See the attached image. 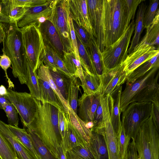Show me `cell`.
<instances>
[{
  "label": "cell",
  "instance_id": "cell-1",
  "mask_svg": "<svg viewBox=\"0 0 159 159\" xmlns=\"http://www.w3.org/2000/svg\"><path fill=\"white\" fill-rule=\"evenodd\" d=\"M37 110L33 121L27 127L36 134L53 156L59 159L62 140L59 126V110L36 99Z\"/></svg>",
  "mask_w": 159,
  "mask_h": 159
},
{
  "label": "cell",
  "instance_id": "cell-2",
  "mask_svg": "<svg viewBox=\"0 0 159 159\" xmlns=\"http://www.w3.org/2000/svg\"><path fill=\"white\" fill-rule=\"evenodd\" d=\"M3 25L4 31L3 53L11 61L13 76L18 78L21 84H26L27 61L20 29L17 26V21L3 23Z\"/></svg>",
  "mask_w": 159,
  "mask_h": 159
},
{
  "label": "cell",
  "instance_id": "cell-3",
  "mask_svg": "<svg viewBox=\"0 0 159 159\" xmlns=\"http://www.w3.org/2000/svg\"><path fill=\"white\" fill-rule=\"evenodd\" d=\"M126 17L125 0H102V18L104 51L117 40L126 30Z\"/></svg>",
  "mask_w": 159,
  "mask_h": 159
},
{
  "label": "cell",
  "instance_id": "cell-4",
  "mask_svg": "<svg viewBox=\"0 0 159 159\" xmlns=\"http://www.w3.org/2000/svg\"><path fill=\"white\" fill-rule=\"evenodd\" d=\"M135 143L138 159H159V131L151 115L140 127Z\"/></svg>",
  "mask_w": 159,
  "mask_h": 159
},
{
  "label": "cell",
  "instance_id": "cell-5",
  "mask_svg": "<svg viewBox=\"0 0 159 159\" xmlns=\"http://www.w3.org/2000/svg\"><path fill=\"white\" fill-rule=\"evenodd\" d=\"M151 102L130 103L122 112V125L125 134L135 141L141 125L150 117Z\"/></svg>",
  "mask_w": 159,
  "mask_h": 159
},
{
  "label": "cell",
  "instance_id": "cell-6",
  "mask_svg": "<svg viewBox=\"0 0 159 159\" xmlns=\"http://www.w3.org/2000/svg\"><path fill=\"white\" fill-rule=\"evenodd\" d=\"M20 29L27 61L36 72L43 62L41 57L44 45L41 33L35 23Z\"/></svg>",
  "mask_w": 159,
  "mask_h": 159
},
{
  "label": "cell",
  "instance_id": "cell-7",
  "mask_svg": "<svg viewBox=\"0 0 159 159\" xmlns=\"http://www.w3.org/2000/svg\"><path fill=\"white\" fill-rule=\"evenodd\" d=\"M135 22L132 20L121 37L102 53L100 57L104 69L114 68L123 62L128 55L127 51L134 31Z\"/></svg>",
  "mask_w": 159,
  "mask_h": 159
},
{
  "label": "cell",
  "instance_id": "cell-8",
  "mask_svg": "<svg viewBox=\"0 0 159 159\" xmlns=\"http://www.w3.org/2000/svg\"><path fill=\"white\" fill-rule=\"evenodd\" d=\"M69 0H57L49 20L52 24L63 43L65 51L73 52L69 28Z\"/></svg>",
  "mask_w": 159,
  "mask_h": 159
},
{
  "label": "cell",
  "instance_id": "cell-9",
  "mask_svg": "<svg viewBox=\"0 0 159 159\" xmlns=\"http://www.w3.org/2000/svg\"><path fill=\"white\" fill-rule=\"evenodd\" d=\"M6 97L16 107L24 127L26 128L33 120L37 112L36 99L30 93L18 92L8 88Z\"/></svg>",
  "mask_w": 159,
  "mask_h": 159
},
{
  "label": "cell",
  "instance_id": "cell-10",
  "mask_svg": "<svg viewBox=\"0 0 159 159\" xmlns=\"http://www.w3.org/2000/svg\"><path fill=\"white\" fill-rule=\"evenodd\" d=\"M109 96L100 95V102L102 110L103 127L92 131L101 134L103 137L107 149L109 159H120L117 136L113 127L110 115Z\"/></svg>",
  "mask_w": 159,
  "mask_h": 159
},
{
  "label": "cell",
  "instance_id": "cell-11",
  "mask_svg": "<svg viewBox=\"0 0 159 159\" xmlns=\"http://www.w3.org/2000/svg\"><path fill=\"white\" fill-rule=\"evenodd\" d=\"M159 54V49L156 47L139 43L122 62L127 77L140 65Z\"/></svg>",
  "mask_w": 159,
  "mask_h": 159
},
{
  "label": "cell",
  "instance_id": "cell-12",
  "mask_svg": "<svg viewBox=\"0 0 159 159\" xmlns=\"http://www.w3.org/2000/svg\"><path fill=\"white\" fill-rule=\"evenodd\" d=\"M122 62L111 69H104L100 77L101 82L100 94L104 96H112L126 81L127 76L124 70Z\"/></svg>",
  "mask_w": 159,
  "mask_h": 159
},
{
  "label": "cell",
  "instance_id": "cell-13",
  "mask_svg": "<svg viewBox=\"0 0 159 159\" xmlns=\"http://www.w3.org/2000/svg\"><path fill=\"white\" fill-rule=\"evenodd\" d=\"M159 67H153L134 82L126 83L125 89L121 92L120 95V113L130 103L134 96L152 82L157 74Z\"/></svg>",
  "mask_w": 159,
  "mask_h": 159
},
{
  "label": "cell",
  "instance_id": "cell-14",
  "mask_svg": "<svg viewBox=\"0 0 159 159\" xmlns=\"http://www.w3.org/2000/svg\"><path fill=\"white\" fill-rule=\"evenodd\" d=\"M88 14L101 53L104 51L102 15V0H86Z\"/></svg>",
  "mask_w": 159,
  "mask_h": 159
},
{
  "label": "cell",
  "instance_id": "cell-15",
  "mask_svg": "<svg viewBox=\"0 0 159 159\" xmlns=\"http://www.w3.org/2000/svg\"><path fill=\"white\" fill-rule=\"evenodd\" d=\"M69 8L72 19L84 28L90 37L95 38L88 12L86 0H69Z\"/></svg>",
  "mask_w": 159,
  "mask_h": 159
},
{
  "label": "cell",
  "instance_id": "cell-16",
  "mask_svg": "<svg viewBox=\"0 0 159 159\" xmlns=\"http://www.w3.org/2000/svg\"><path fill=\"white\" fill-rule=\"evenodd\" d=\"M100 94L84 93L78 100L77 115L85 123L93 122L94 116L100 102Z\"/></svg>",
  "mask_w": 159,
  "mask_h": 159
},
{
  "label": "cell",
  "instance_id": "cell-17",
  "mask_svg": "<svg viewBox=\"0 0 159 159\" xmlns=\"http://www.w3.org/2000/svg\"><path fill=\"white\" fill-rule=\"evenodd\" d=\"M41 33L44 44L46 45L56 52L62 59L65 51L60 36L52 23L46 20L39 28Z\"/></svg>",
  "mask_w": 159,
  "mask_h": 159
},
{
  "label": "cell",
  "instance_id": "cell-18",
  "mask_svg": "<svg viewBox=\"0 0 159 159\" xmlns=\"http://www.w3.org/2000/svg\"><path fill=\"white\" fill-rule=\"evenodd\" d=\"M57 0H52L48 8L43 11L38 13H24L22 16L17 21L18 27L22 28L33 23H36L39 28L41 25L51 18Z\"/></svg>",
  "mask_w": 159,
  "mask_h": 159
},
{
  "label": "cell",
  "instance_id": "cell-19",
  "mask_svg": "<svg viewBox=\"0 0 159 159\" xmlns=\"http://www.w3.org/2000/svg\"><path fill=\"white\" fill-rule=\"evenodd\" d=\"M0 133L11 145L18 159H34L24 145L10 131L7 125L1 120Z\"/></svg>",
  "mask_w": 159,
  "mask_h": 159
},
{
  "label": "cell",
  "instance_id": "cell-20",
  "mask_svg": "<svg viewBox=\"0 0 159 159\" xmlns=\"http://www.w3.org/2000/svg\"><path fill=\"white\" fill-rule=\"evenodd\" d=\"M158 71L152 82L143 88L131 101L133 102H152L159 101V84Z\"/></svg>",
  "mask_w": 159,
  "mask_h": 159
},
{
  "label": "cell",
  "instance_id": "cell-21",
  "mask_svg": "<svg viewBox=\"0 0 159 159\" xmlns=\"http://www.w3.org/2000/svg\"><path fill=\"white\" fill-rule=\"evenodd\" d=\"M122 86H121L112 95L109 96V107L111 122L116 135L120 130L122 124L120 120V102Z\"/></svg>",
  "mask_w": 159,
  "mask_h": 159
},
{
  "label": "cell",
  "instance_id": "cell-22",
  "mask_svg": "<svg viewBox=\"0 0 159 159\" xmlns=\"http://www.w3.org/2000/svg\"><path fill=\"white\" fill-rule=\"evenodd\" d=\"M91 131L88 147L94 159H109L107 149L103 137L96 132Z\"/></svg>",
  "mask_w": 159,
  "mask_h": 159
},
{
  "label": "cell",
  "instance_id": "cell-23",
  "mask_svg": "<svg viewBox=\"0 0 159 159\" xmlns=\"http://www.w3.org/2000/svg\"><path fill=\"white\" fill-rule=\"evenodd\" d=\"M78 145L88 147L84 143L77 132L72 126L68 117L66 131L62 143L63 150L66 153L67 152Z\"/></svg>",
  "mask_w": 159,
  "mask_h": 159
},
{
  "label": "cell",
  "instance_id": "cell-24",
  "mask_svg": "<svg viewBox=\"0 0 159 159\" xmlns=\"http://www.w3.org/2000/svg\"><path fill=\"white\" fill-rule=\"evenodd\" d=\"M145 0L142 2L138 6L135 25L134 29V34L131 41L129 48L128 49V54H130L134 48L137 46L139 42L140 36L144 28L143 22V16L145 12L148 5Z\"/></svg>",
  "mask_w": 159,
  "mask_h": 159
},
{
  "label": "cell",
  "instance_id": "cell-25",
  "mask_svg": "<svg viewBox=\"0 0 159 159\" xmlns=\"http://www.w3.org/2000/svg\"><path fill=\"white\" fill-rule=\"evenodd\" d=\"M68 114L71 124L84 143L89 146L92 133L91 129L86 127L85 123L79 118L70 106L68 108Z\"/></svg>",
  "mask_w": 159,
  "mask_h": 159
},
{
  "label": "cell",
  "instance_id": "cell-26",
  "mask_svg": "<svg viewBox=\"0 0 159 159\" xmlns=\"http://www.w3.org/2000/svg\"><path fill=\"white\" fill-rule=\"evenodd\" d=\"M38 78L43 99L42 102L50 103L56 107L59 110L64 111L61 103L48 82L42 78Z\"/></svg>",
  "mask_w": 159,
  "mask_h": 159
},
{
  "label": "cell",
  "instance_id": "cell-27",
  "mask_svg": "<svg viewBox=\"0 0 159 159\" xmlns=\"http://www.w3.org/2000/svg\"><path fill=\"white\" fill-rule=\"evenodd\" d=\"M85 48L92 60L95 75L100 78L103 74L104 67L100 57L101 52L95 37H90L89 45Z\"/></svg>",
  "mask_w": 159,
  "mask_h": 159
},
{
  "label": "cell",
  "instance_id": "cell-28",
  "mask_svg": "<svg viewBox=\"0 0 159 159\" xmlns=\"http://www.w3.org/2000/svg\"><path fill=\"white\" fill-rule=\"evenodd\" d=\"M83 76L80 79L84 93L87 94L101 93V82L100 78L96 75H92L83 69Z\"/></svg>",
  "mask_w": 159,
  "mask_h": 159
},
{
  "label": "cell",
  "instance_id": "cell-29",
  "mask_svg": "<svg viewBox=\"0 0 159 159\" xmlns=\"http://www.w3.org/2000/svg\"><path fill=\"white\" fill-rule=\"evenodd\" d=\"M36 72L38 77L42 78L48 82L61 103L65 113L68 114V108L70 106L62 96L59 89L55 84L48 67L44 65L42 62L37 69Z\"/></svg>",
  "mask_w": 159,
  "mask_h": 159
},
{
  "label": "cell",
  "instance_id": "cell-30",
  "mask_svg": "<svg viewBox=\"0 0 159 159\" xmlns=\"http://www.w3.org/2000/svg\"><path fill=\"white\" fill-rule=\"evenodd\" d=\"M11 132L25 147L34 159H41L35 149L30 135L25 128L21 129L7 125Z\"/></svg>",
  "mask_w": 159,
  "mask_h": 159
},
{
  "label": "cell",
  "instance_id": "cell-31",
  "mask_svg": "<svg viewBox=\"0 0 159 159\" xmlns=\"http://www.w3.org/2000/svg\"><path fill=\"white\" fill-rule=\"evenodd\" d=\"M49 70L55 84L62 96L68 103L70 85L73 76L69 77L57 70L54 71L49 69Z\"/></svg>",
  "mask_w": 159,
  "mask_h": 159
},
{
  "label": "cell",
  "instance_id": "cell-32",
  "mask_svg": "<svg viewBox=\"0 0 159 159\" xmlns=\"http://www.w3.org/2000/svg\"><path fill=\"white\" fill-rule=\"evenodd\" d=\"M62 60L66 69L72 76L80 79L83 76V69L80 60L77 59L73 52L64 51Z\"/></svg>",
  "mask_w": 159,
  "mask_h": 159
},
{
  "label": "cell",
  "instance_id": "cell-33",
  "mask_svg": "<svg viewBox=\"0 0 159 159\" xmlns=\"http://www.w3.org/2000/svg\"><path fill=\"white\" fill-rule=\"evenodd\" d=\"M159 54L143 63L133 72L127 78V83H131L142 76L151 69L155 67H159Z\"/></svg>",
  "mask_w": 159,
  "mask_h": 159
},
{
  "label": "cell",
  "instance_id": "cell-34",
  "mask_svg": "<svg viewBox=\"0 0 159 159\" xmlns=\"http://www.w3.org/2000/svg\"><path fill=\"white\" fill-rule=\"evenodd\" d=\"M146 33L140 43H146L152 46H157L159 43V11L152 24L146 29Z\"/></svg>",
  "mask_w": 159,
  "mask_h": 159
},
{
  "label": "cell",
  "instance_id": "cell-35",
  "mask_svg": "<svg viewBox=\"0 0 159 159\" xmlns=\"http://www.w3.org/2000/svg\"><path fill=\"white\" fill-rule=\"evenodd\" d=\"M27 70V75L26 84L29 89L30 93L36 99L42 102L43 99L36 71H34L31 65L28 61Z\"/></svg>",
  "mask_w": 159,
  "mask_h": 159
},
{
  "label": "cell",
  "instance_id": "cell-36",
  "mask_svg": "<svg viewBox=\"0 0 159 159\" xmlns=\"http://www.w3.org/2000/svg\"><path fill=\"white\" fill-rule=\"evenodd\" d=\"M34 147L41 159H57L52 154L44 143L34 130L27 128Z\"/></svg>",
  "mask_w": 159,
  "mask_h": 159
},
{
  "label": "cell",
  "instance_id": "cell-37",
  "mask_svg": "<svg viewBox=\"0 0 159 159\" xmlns=\"http://www.w3.org/2000/svg\"><path fill=\"white\" fill-rule=\"evenodd\" d=\"M1 13L8 17L12 22L17 21L23 15L25 7H15L12 0H2Z\"/></svg>",
  "mask_w": 159,
  "mask_h": 159
},
{
  "label": "cell",
  "instance_id": "cell-38",
  "mask_svg": "<svg viewBox=\"0 0 159 159\" xmlns=\"http://www.w3.org/2000/svg\"><path fill=\"white\" fill-rule=\"evenodd\" d=\"M76 38L80 61L83 69L88 73L96 75L92 62L87 50L79 39L76 37Z\"/></svg>",
  "mask_w": 159,
  "mask_h": 159
},
{
  "label": "cell",
  "instance_id": "cell-39",
  "mask_svg": "<svg viewBox=\"0 0 159 159\" xmlns=\"http://www.w3.org/2000/svg\"><path fill=\"white\" fill-rule=\"evenodd\" d=\"M77 78L73 76L70 85L68 100L69 106L77 114L78 94L80 85Z\"/></svg>",
  "mask_w": 159,
  "mask_h": 159
},
{
  "label": "cell",
  "instance_id": "cell-40",
  "mask_svg": "<svg viewBox=\"0 0 159 159\" xmlns=\"http://www.w3.org/2000/svg\"><path fill=\"white\" fill-rule=\"evenodd\" d=\"M158 0H150L145 12L143 19L144 28L146 29L152 23L157 12L159 11Z\"/></svg>",
  "mask_w": 159,
  "mask_h": 159
},
{
  "label": "cell",
  "instance_id": "cell-41",
  "mask_svg": "<svg viewBox=\"0 0 159 159\" xmlns=\"http://www.w3.org/2000/svg\"><path fill=\"white\" fill-rule=\"evenodd\" d=\"M117 136L119 155L120 159H125L131 139L125 134L123 127L122 125L120 130L117 134Z\"/></svg>",
  "mask_w": 159,
  "mask_h": 159
},
{
  "label": "cell",
  "instance_id": "cell-42",
  "mask_svg": "<svg viewBox=\"0 0 159 159\" xmlns=\"http://www.w3.org/2000/svg\"><path fill=\"white\" fill-rule=\"evenodd\" d=\"M0 157L1 159H18L11 145L0 133Z\"/></svg>",
  "mask_w": 159,
  "mask_h": 159
},
{
  "label": "cell",
  "instance_id": "cell-43",
  "mask_svg": "<svg viewBox=\"0 0 159 159\" xmlns=\"http://www.w3.org/2000/svg\"><path fill=\"white\" fill-rule=\"evenodd\" d=\"M144 0H125L126 13L125 29L126 30L131 21L134 20L137 7Z\"/></svg>",
  "mask_w": 159,
  "mask_h": 159
},
{
  "label": "cell",
  "instance_id": "cell-44",
  "mask_svg": "<svg viewBox=\"0 0 159 159\" xmlns=\"http://www.w3.org/2000/svg\"><path fill=\"white\" fill-rule=\"evenodd\" d=\"M2 109L6 113L8 125L18 127V112L15 106L11 102L7 103L2 105Z\"/></svg>",
  "mask_w": 159,
  "mask_h": 159
},
{
  "label": "cell",
  "instance_id": "cell-45",
  "mask_svg": "<svg viewBox=\"0 0 159 159\" xmlns=\"http://www.w3.org/2000/svg\"><path fill=\"white\" fill-rule=\"evenodd\" d=\"M66 153L84 159H94L88 147L78 145L73 148Z\"/></svg>",
  "mask_w": 159,
  "mask_h": 159
},
{
  "label": "cell",
  "instance_id": "cell-46",
  "mask_svg": "<svg viewBox=\"0 0 159 159\" xmlns=\"http://www.w3.org/2000/svg\"><path fill=\"white\" fill-rule=\"evenodd\" d=\"M72 22L76 37L85 48L87 47L89 45L90 39L89 34L84 28L80 26L74 20H72Z\"/></svg>",
  "mask_w": 159,
  "mask_h": 159
},
{
  "label": "cell",
  "instance_id": "cell-47",
  "mask_svg": "<svg viewBox=\"0 0 159 159\" xmlns=\"http://www.w3.org/2000/svg\"><path fill=\"white\" fill-rule=\"evenodd\" d=\"M13 5L15 7H33L47 4L51 0H12Z\"/></svg>",
  "mask_w": 159,
  "mask_h": 159
},
{
  "label": "cell",
  "instance_id": "cell-48",
  "mask_svg": "<svg viewBox=\"0 0 159 159\" xmlns=\"http://www.w3.org/2000/svg\"><path fill=\"white\" fill-rule=\"evenodd\" d=\"M49 48L54 61L57 70L69 77H72V75L66 69L62 59L52 49L49 47Z\"/></svg>",
  "mask_w": 159,
  "mask_h": 159
},
{
  "label": "cell",
  "instance_id": "cell-49",
  "mask_svg": "<svg viewBox=\"0 0 159 159\" xmlns=\"http://www.w3.org/2000/svg\"><path fill=\"white\" fill-rule=\"evenodd\" d=\"M44 45V47L41 55V59L43 64L53 70H57L53 58L49 51V47Z\"/></svg>",
  "mask_w": 159,
  "mask_h": 159
},
{
  "label": "cell",
  "instance_id": "cell-50",
  "mask_svg": "<svg viewBox=\"0 0 159 159\" xmlns=\"http://www.w3.org/2000/svg\"><path fill=\"white\" fill-rule=\"evenodd\" d=\"M93 127L91 130H96L102 128L104 126L102 108L100 102L94 114L93 121Z\"/></svg>",
  "mask_w": 159,
  "mask_h": 159
},
{
  "label": "cell",
  "instance_id": "cell-51",
  "mask_svg": "<svg viewBox=\"0 0 159 159\" xmlns=\"http://www.w3.org/2000/svg\"><path fill=\"white\" fill-rule=\"evenodd\" d=\"M11 65V61L9 57L4 53L0 56V66L4 70L5 76L7 80L8 88H14V85L8 76L7 70Z\"/></svg>",
  "mask_w": 159,
  "mask_h": 159
},
{
  "label": "cell",
  "instance_id": "cell-52",
  "mask_svg": "<svg viewBox=\"0 0 159 159\" xmlns=\"http://www.w3.org/2000/svg\"><path fill=\"white\" fill-rule=\"evenodd\" d=\"M68 118V114L65 113L64 111L59 110V126L62 138V142L64 138L66 131L67 121Z\"/></svg>",
  "mask_w": 159,
  "mask_h": 159
},
{
  "label": "cell",
  "instance_id": "cell-53",
  "mask_svg": "<svg viewBox=\"0 0 159 159\" xmlns=\"http://www.w3.org/2000/svg\"><path fill=\"white\" fill-rule=\"evenodd\" d=\"M69 22L73 51L77 59L80 60L76 36L73 28L72 20L70 16L69 17Z\"/></svg>",
  "mask_w": 159,
  "mask_h": 159
},
{
  "label": "cell",
  "instance_id": "cell-54",
  "mask_svg": "<svg viewBox=\"0 0 159 159\" xmlns=\"http://www.w3.org/2000/svg\"><path fill=\"white\" fill-rule=\"evenodd\" d=\"M152 109L151 112L154 124L157 130L159 128V101L152 102Z\"/></svg>",
  "mask_w": 159,
  "mask_h": 159
},
{
  "label": "cell",
  "instance_id": "cell-55",
  "mask_svg": "<svg viewBox=\"0 0 159 159\" xmlns=\"http://www.w3.org/2000/svg\"><path fill=\"white\" fill-rule=\"evenodd\" d=\"M125 159H138L135 141H132L130 142Z\"/></svg>",
  "mask_w": 159,
  "mask_h": 159
},
{
  "label": "cell",
  "instance_id": "cell-56",
  "mask_svg": "<svg viewBox=\"0 0 159 159\" xmlns=\"http://www.w3.org/2000/svg\"><path fill=\"white\" fill-rule=\"evenodd\" d=\"M0 22L9 23L12 22L10 19L2 13H0Z\"/></svg>",
  "mask_w": 159,
  "mask_h": 159
},
{
  "label": "cell",
  "instance_id": "cell-57",
  "mask_svg": "<svg viewBox=\"0 0 159 159\" xmlns=\"http://www.w3.org/2000/svg\"><path fill=\"white\" fill-rule=\"evenodd\" d=\"M9 102H10L6 97L0 95V109H2V106L4 104Z\"/></svg>",
  "mask_w": 159,
  "mask_h": 159
},
{
  "label": "cell",
  "instance_id": "cell-58",
  "mask_svg": "<svg viewBox=\"0 0 159 159\" xmlns=\"http://www.w3.org/2000/svg\"><path fill=\"white\" fill-rule=\"evenodd\" d=\"M4 37V31L3 23L0 22V44L2 42Z\"/></svg>",
  "mask_w": 159,
  "mask_h": 159
},
{
  "label": "cell",
  "instance_id": "cell-59",
  "mask_svg": "<svg viewBox=\"0 0 159 159\" xmlns=\"http://www.w3.org/2000/svg\"><path fill=\"white\" fill-rule=\"evenodd\" d=\"M8 94L7 89L3 85L0 86V95L6 97Z\"/></svg>",
  "mask_w": 159,
  "mask_h": 159
},
{
  "label": "cell",
  "instance_id": "cell-60",
  "mask_svg": "<svg viewBox=\"0 0 159 159\" xmlns=\"http://www.w3.org/2000/svg\"><path fill=\"white\" fill-rule=\"evenodd\" d=\"M59 153V159H67L66 153L64 152L62 145L60 148Z\"/></svg>",
  "mask_w": 159,
  "mask_h": 159
},
{
  "label": "cell",
  "instance_id": "cell-61",
  "mask_svg": "<svg viewBox=\"0 0 159 159\" xmlns=\"http://www.w3.org/2000/svg\"><path fill=\"white\" fill-rule=\"evenodd\" d=\"M67 159H84L82 158L75 156H72L70 157L69 158H68Z\"/></svg>",
  "mask_w": 159,
  "mask_h": 159
},
{
  "label": "cell",
  "instance_id": "cell-62",
  "mask_svg": "<svg viewBox=\"0 0 159 159\" xmlns=\"http://www.w3.org/2000/svg\"><path fill=\"white\" fill-rule=\"evenodd\" d=\"M2 12V6L1 4V3L0 2V13H1Z\"/></svg>",
  "mask_w": 159,
  "mask_h": 159
},
{
  "label": "cell",
  "instance_id": "cell-63",
  "mask_svg": "<svg viewBox=\"0 0 159 159\" xmlns=\"http://www.w3.org/2000/svg\"><path fill=\"white\" fill-rule=\"evenodd\" d=\"M0 159H1V158H0Z\"/></svg>",
  "mask_w": 159,
  "mask_h": 159
}]
</instances>
